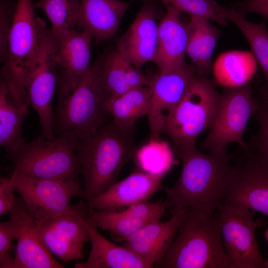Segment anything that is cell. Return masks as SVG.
<instances>
[{
    "instance_id": "603a6c76",
    "label": "cell",
    "mask_w": 268,
    "mask_h": 268,
    "mask_svg": "<svg viewBox=\"0 0 268 268\" xmlns=\"http://www.w3.org/2000/svg\"><path fill=\"white\" fill-rule=\"evenodd\" d=\"M96 65L108 96H118L134 88L150 85L151 77L137 68L117 47Z\"/></svg>"
},
{
    "instance_id": "8992f818",
    "label": "cell",
    "mask_w": 268,
    "mask_h": 268,
    "mask_svg": "<svg viewBox=\"0 0 268 268\" xmlns=\"http://www.w3.org/2000/svg\"><path fill=\"white\" fill-rule=\"evenodd\" d=\"M220 98V94L206 76L197 74L166 122L164 132L170 137L177 151L195 147L198 137L209 130Z\"/></svg>"
},
{
    "instance_id": "d4e9b609",
    "label": "cell",
    "mask_w": 268,
    "mask_h": 268,
    "mask_svg": "<svg viewBox=\"0 0 268 268\" xmlns=\"http://www.w3.org/2000/svg\"><path fill=\"white\" fill-rule=\"evenodd\" d=\"M187 55L198 74L207 76L212 70V56L221 32L203 17L190 16Z\"/></svg>"
},
{
    "instance_id": "d6986e66",
    "label": "cell",
    "mask_w": 268,
    "mask_h": 268,
    "mask_svg": "<svg viewBox=\"0 0 268 268\" xmlns=\"http://www.w3.org/2000/svg\"><path fill=\"white\" fill-rule=\"evenodd\" d=\"M170 212L171 217L167 220L148 223L123 241L124 246L154 268L169 250L185 213L181 210Z\"/></svg>"
},
{
    "instance_id": "cb8c5ba5",
    "label": "cell",
    "mask_w": 268,
    "mask_h": 268,
    "mask_svg": "<svg viewBox=\"0 0 268 268\" xmlns=\"http://www.w3.org/2000/svg\"><path fill=\"white\" fill-rule=\"evenodd\" d=\"M28 100L16 95L1 78L0 83V145L7 152H16L23 144L22 128L28 113Z\"/></svg>"
},
{
    "instance_id": "d6a6232c",
    "label": "cell",
    "mask_w": 268,
    "mask_h": 268,
    "mask_svg": "<svg viewBox=\"0 0 268 268\" xmlns=\"http://www.w3.org/2000/svg\"><path fill=\"white\" fill-rule=\"evenodd\" d=\"M164 201H142L133 204L122 211L146 223L160 220L166 210Z\"/></svg>"
},
{
    "instance_id": "8fae6325",
    "label": "cell",
    "mask_w": 268,
    "mask_h": 268,
    "mask_svg": "<svg viewBox=\"0 0 268 268\" xmlns=\"http://www.w3.org/2000/svg\"><path fill=\"white\" fill-rule=\"evenodd\" d=\"M16 191L35 220L58 215L70 206L72 197L85 200L83 187L78 179L38 178L13 172L10 178Z\"/></svg>"
},
{
    "instance_id": "484cf974",
    "label": "cell",
    "mask_w": 268,
    "mask_h": 268,
    "mask_svg": "<svg viewBox=\"0 0 268 268\" xmlns=\"http://www.w3.org/2000/svg\"><path fill=\"white\" fill-rule=\"evenodd\" d=\"M258 62L251 51L231 50L220 54L212 64L215 81L224 88H235L250 83Z\"/></svg>"
},
{
    "instance_id": "e0dca14e",
    "label": "cell",
    "mask_w": 268,
    "mask_h": 268,
    "mask_svg": "<svg viewBox=\"0 0 268 268\" xmlns=\"http://www.w3.org/2000/svg\"><path fill=\"white\" fill-rule=\"evenodd\" d=\"M153 1L144 2L126 33L117 42V47L138 69L154 60L158 23Z\"/></svg>"
},
{
    "instance_id": "d590c367",
    "label": "cell",
    "mask_w": 268,
    "mask_h": 268,
    "mask_svg": "<svg viewBox=\"0 0 268 268\" xmlns=\"http://www.w3.org/2000/svg\"><path fill=\"white\" fill-rule=\"evenodd\" d=\"M16 4L12 0L0 1V62L2 64L7 55L8 37Z\"/></svg>"
},
{
    "instance_id": "83f0119b",
    "label": "cell",
    "mask_w": 268,
    "mask_h": 268,
    "mask_svg": "<svg viewBox=\"0 0 268 268\" xmlns=\"http://www.w3.org/2000/svg\"><path fill=\"white\" fill-rule=\"evenodd\" d=\"M219 12L221 17L232 22L241 31L251 47V52L260 66L265 84L262 95L268 97V30L265 22L249 21L245 14L232 8L220 6Z\"/></svg>"
},
{
    "instance_id": "4fadbf2b",
    "label": "cell",
    "mask_w": 268,
    "mask_h": 268,
    "mask_svg": "<svg viewBox=\"0 0 268 268\" xmlns=\"http://www.w3.org/2000/svg\"><path fill=\"white\" fill-rule=\"evenodd\" d=\"M233 165V176L222 201L268 215V158L255 150Z\"/></svg>"
},
{
    "instance_id": "7402d4cb",
    "label": "cell",
    "mask_w": 268,
    "mask_h": 268,
    "mask_svg": "<svg viewBox=\"0 0 268 268\" xmlns=\"http://www.w3.org/2000/svg\"><path fill=\"white\" fill-rule=\"evenodd\" d=\"M91 250L85 262L75 268H151L153 266L127 247L118 246L103 236L88 219L84 220Z\"/></svg>"
},
{
    "instance_id": "836d02e7",
    "label": "cell",
    "mask_w": 268,
    "mask_h": 268,
    "mask_svg": "<svg viewBox=\"0 0 268 268\" xmlns=\"http://www.w3.org/2000/svg\"><path fill=\"white\" fill-rule=\"evenodd\" d=\"M16 229L11 218L0 223V268H14V257L11 253L12 240L16 238Z\"/></svg>"
},
{
    "instance_id": "f1b7e54d",
    "label": "cell",
    "mask_w": 268,
    "mask_h": 268,
    "mask_svg": "<svg viewBox=\"0 0 268 268\" xmlns=\"http://www.w3.org/2000/svg\"><path fill=\"white\" fill-rule=\"evenodd\" d=\"M87 218L97 228L109 231L114 239L124 241L148 223L117 209H89Z\"/></svg>"
},
{
    "instance_id": "3957f363",
    "label": "cell",
    "mask_w": 268,
    "mask_h": 268,
    "mask_svg": "<svg viewBox=\"0 0 268 268\" xmlns=\"http://www.w3.org/2000/svg\"><path fill=\"white\" fill-rule=\"evenodd\" d=\"M154 267L229 268L215 213L185 211L169 250Z\"/></svg>"
},
{
    "instance_id": "44dd1931",
    "label": "cell",
    "mask_w": 268,
    "mask_h": 268,
    "mask_svg": "<svg viewBox=\"0 0 268 268\" xmlns=\"http://www.w3.org/2000/svg\"><path fill=\"white\" fill-rule=\"evenodd\" d=\"M79 1L80 12L77 26L98 42L113 38L130 4L121 0Z\"/></svg>"
},
{
    "instance_id": "4316f807",
    "label": "cell",
    "mask_w": 268,
    "mask_h": 268,
    "mask_svg": "<svg viewBox=\"0 0 268 268\" xmlns=\"http://www.w3.org/2000/svg\"><path fill=\"white\" fill-rule=\"evenodd\" d=\"M151 97L150 86L138 87L118 96H108L105 109L112 116L113 122L119 128L132 131L140 118L148 116Z\"/></svg>"
},
{
    "instance_id": "6da1fadb",
    "label": "cell",
    "mask_w": 268,
    "mask_h": 268,
    "mask_svg": "<svg viewBox=\"0 0 268 268\" xmlns=\"http://www.w3.org/2000/svg\"><path fill=\"white\" fill-rule=\"evenodd\" d=\"M177 153L182 170L173 186L163 188L166 208L213 214L233 176L228 155L203 153L196 146Z\"/></svg>"
},
{
    "instance_id": "74e56055",
    "label": "cell",
    "mask_w": 268,
    "mask_h": 268,
    "mask_svg": "<svg viewBox=\"0 0 268 268\" xmlns=\"http://www.w3.org/2000/svg\"><path fill=\"white\" fill-rule=\"evenodd\" d=\"M232 8L244 14L255 13L268 19V0H244L235 2Z\"/></svg>"
},
{
    "instance_id": "7a4b0ae2",
    "label": "cell",
    "mask_w": 268,
    "mask_h": 268,
    "mask_svg": "<svg viewBox=\"0 0 268 268\" xmlns=\"http://www.w3.org/2000/svg\"><path fill=\"white\" fill-rule=\"evenodd\" d=\"M132 131L113 122L78 139L76 154L83 179L85 200L97 195L117 181L124 166L134 157Z\"/></svg>"
},
{
    "instance_id": "ffe728a7",
    "label": "cell",
    "mask_w": 268,
    "mask_h": 268,
    "mask_svg": "<svg viewBox=\"0 0 268 268\" xmlns=\"http://www.w3.org/2000/svg\"><path fill=\"white\" fill-rule=\"evenodd\" d=\"M92 38L87 31L75 29L56 37V60L60 72L59 83L75 81L91 70Z\"/></svg>"
},
{
    "instance_id": "9c48e42d",
    "label": "cell",
    "mask_w": 268,
    "mask_h": 268,
    "mask_svg": "<svg viewBox=\"0 0 268 268\" xmlns=\"http://www.w3.org/2000/svg\"><path fill=\"white\" fill-rule=\"evenodd\" d=\"M56 49V37L40 18L39 46L25 76L24 88L30 104L39 116L41 135L48 139L54 137L52 102L58 78Z\"/></svg>"
},
{
    "instance_id": "ac0fdd59",
    "label": "cell",
    "mask_w": 268,
    "mask_h": 268,
    "mask_svg": "<svg viewBox=\"0 0 268 268\" xmlns=\"http://www.w3.org/2000/svg\"><path fill=\"white\" fill-rule=\"evenodd\" d=\"M158 23L157 47L153 63L158 72L185 66L189 39L188 23L181 18L182 12L172 6Z\"/></svg>"
},
{
    "instance_id": "ba28073f",
    "label": "cell",
    "mask_w": 268,
    "mask_h": 268,
    "mask_svg": "<svg viewBox=\"0 0 268 268\" xmlns=\"http://www.w3.org/2000/svg\"><path fill=\"white\" fill-rule=\"evenodd\" d=\"M258 107L259 101L253 95L250 83L239 88H224L201 147L208 153L222 155L227 154L230 143H236L246 151L248 149L243 136L250 118Z\"/></svg>"
},
{
    "instance_id": "5bb4252c",
    "label": "cell",
    "mask_w": 268,
    "mask_h": 268,
    "mask_svg": "<svg viewBox=\"0 0 268 268\" xmlns=\"http://www.w3.org/2000/svg\"><path fill=\"white\" fill-rule=\"evenodd\" d=\"M192 65L162 72L151 77V105L148 115L150 138L164 132L170 113L183 98L197 75Z\"/></svg>"
},
{
    "instance_id": "ab89813d",
    "label": "cell",
    "mask_w": 268,
    "mask_h": 268,
    "mask_svg": "<svg viewBox=\"0 0 268 268\" xmlns=\"http://www.w3.org/2000/svg\"><path fill=\"white\" fill-rule=\"evenodd\" d=\"M265 266L266 268H268V258L267 259H265Z\"/></svg>"
},
{
    "instance_id": "277c9868",
    "label": "cell",
    "mask_w": 268,
    "mask_h": 268,
    "mask_svg": "<svg viewBox=\"0 0 268 268\" xmlns=\"http://www.w3.org/2000/svg\"><path fill=\"white\" fill-rule=\"evenodd\" d=\"M108 96L96 64L79 80L59 84L55 120L61 133L82 139L95 132L104 124Z\"/></svg>"
},
{
    "instance_id": "f546056e",
    "label": "cell",
    "mask_w": 268,
    "mask_h": 268,
    "mask_svg": "<svg viewBox=\"0 0 268 268\" xmlns=\"http://www.w3.org/2000/svg\"><path fill=\"white\" fill-rule=\"evenodd\" d=\"M34 6L45 12L56 38L75 29L77 25L80 12L79 0H37Z\"/></svg>"
},
{
    "instance_id": "5b68a950",
    "label": "cell",
    "mask_w": 268,
    "mask_h": 268,
    "mask_svg": "<svg viewBox=\"0 0 268 268\" xmlns=\"http://www.w3.org/2000/svg\"><path fill=\"white\" fill-rule=\"evenodd\" d=\"M78 138L64 132L48 139L41 134L24 143L14 153L8 154L13 171L44 179H76L81 174L76 149Z\"/></svg>"
},
{
    "instance_id": "2e32d148",
    "label": "cell",
    "mask_w": 268,
    "mask_h": 268,
    "mask_svg": "<svg viewBox=\"0 0 268 268\" xmlns=\"http://www.w3.org/2000/svg\"><path fill=\"white\" fill-rule=\"evenodd\" d=\"M166 173H150L141 169L116 181L103 192L86 201L89 209L104 210L128 207L147 201L163 188V179Z\"/></svg>"
},
{
    "instance_id": "7c38bea8",
    "label": "cell",
    "mask_w": 268,
    "mask_h": 268,
    "mask_svg": "<svg viewBox=\"0 0 268 268\" xmlns=\"http://www.w3.org/2000/svg\"><path fill=\"white\" fill-rule=\"evenodd\" d=\"M88 211L87 201H81L58 215L35 220L44 244L60 261L83 258V246L89 239L84 222Z\"/></svg>"
},
{
    "instance_id": "f35d334b",
    "label": "cell",
    "mask_w": 268,
    "mask_h": 268,
    "mask_svg": "<svg viewBox=\"0 0 268 268\" xmlns=\"http://www.w3.org/2000/svg\"><path fill=\"white\" fill-rule=\"evenodd\" d=\"M264 236H265V238L266 240L268 243V226L266 231L265 232Z\"/></svg>"
},
{
    "instance_id": "30bf717a",
    "label": "cell",
    "mask_w": 268,
    "mask_h": 268,
    "mask_svg": "<svg viewBox=\"0 0 268 268\" xmlns=\"http://www.w3.org/2000/svg\"><path fill=\"white\" fill-rule=\"evenodd\" d=\"M218 219L229 268H266L255 230L261 220H254L255 211L221 201L214 212Z\"/></svg>"
},
{
    "instance_id": "52a82bcc",
    "label": "cell",
    "mask_w": 268,
    "mask_h": 268,
    "mask_svg": "<svg viewBox=\"0 0 268 268\" xmlns=\"http://www.w3.org/2000/svg\"><path fill=\"white\" fill-rule=\"evenodd\" d=\"M16 3L1 78L12 91L27 98L24 80L38 50L40 18L35 16L32 0H17Z\"/></svg>"
},
{
    "instance_id": "9a60e30c",
    "label": "cell",
    "mask_w": 268,
    "mask_h": 268,
    "mask_svg": "<svg viewBox=\"0 0 268 268\" xmlns=\"http://www.w3.org/2000/svg\"><path fill=\"white\" fill-rule=\"evenodd\" d=\"M10 217L16 225L14 268H63L42 242L35 219L22 198H15Z\"/></svg>"
},
{
    "instance_id": "8d00e7d4",
    "label": "cell",
    "mask_w": 268,
    "mask_h": 268,
    "mask_svg": "<svg viewBox=\"0 0 268 268\" xmlns=\"http://www.w3.org/2000/svg\"><path fill=\"white\" fill-rule=\"evenodd\" d=\"M14 184L11 178H1L0 179V215L10 212L15 201Z\"/></svg>"
},
{
    "instance_id": "e575fe53",
    "label": "cell",
    "mask_w": 268,
    "mask_h": 268,
    "mask_svg": "<svg viewBox=\"0 0 268 268\" xmlns=\"http://www.w3.org/2000/svg\"><path fill=\"white\" fill-rule=\"evenodd\" d=\"M262 96L254 114L259 126L254 142V148L268 158V97Z\"/></svg>"
},
{
    "instance_id": "4dcf8cb0",
    "label": "cell",
    "mask_w": 268,
    "mask_h": 268,
    "mask_svg": "<svg viewBox=\"0 0 268 268\" xmlns=\"http://www.w3.org/2000/svg\"><path fill=\"white\" fill-rule=\"evenodd\" d=\"M134 157L141 170L153 173H167L174 162L170 146L159 138H150L135 150Z\"/></svg>"
},
{
    "instance_id": "1f68e13d",
    "label": "cell",
    "mask_w": 268,
    "mask_h": 268,
    "mask_svg": "<svg viewBox=\"0 0 268 268\" xmlns=\"http://www.w3.org/2000/svg\"><path fill=\"white\" fill-rule=\"evenodd\" d=\"M161 1L165 6H172L190 16H201L214 21L223 26L228 25L227 20L218 12L219 4L215 0H151Z\"/></svg>"
}]
</instances>
